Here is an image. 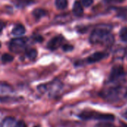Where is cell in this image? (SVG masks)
I'll list each match as a JSON object with an SVG mask.
<instances>
[{"mask_svg":"<svg viewBox=\"0 0 127 127\" xmlns=\"http://www.w3.org/2000/svg\"><path fill=\"white\" fill-rule=\"evenodd\" d=\"M80 2H81L82 5L88 7L91 6L93 4L94 1L93 0H80Z\"/></svg>","mask_w":127,"mask_h":127,"instance_id":"obj_18","label":"cell"},{"mask_svg":"<svg viewBox=\"0 0 127 127\" xmlns=\"http://www.w3.org/2000/svg\"><path fill=\"white\" fill-rule=\"evenodd\" d=\"M111 28L109 25H103L102 28L95 29L91 33L89 40L92 44H103L110 45L114 41L113 36L110 33Z\"/></svg>","mask_w":127,"mask_h":127,"instance_id":"obj_1","label":"cell"},{"mask_svg":"<svg viewBox=\"0 0 127 127\" xmlns=\"http://www.w3.org/2000/svg\"><path fill=\"white\" fill-rule=\"evenodd\" d=\"M40 127L39 126H35V127Z\"/></svg>","mask_w":127,"mask_h":127,"instance_id":"obj_24","label":"cell"},{"mask_svg":"<svg viewBox=\"0 0 127 127\" xmlns=\"http://www.w3.org/2000/svg\"><path fill=\"white\" fill-rule=\"evenodd\" d=\"M96 127H115V126H113L112 124H111L108 121H103L102 123L97 125Z\"/></svg>","mask_w":127,"mask_h":127,"instance_id":"obj_19","label":"cell"},{"mask_svg":"<svg viewBox=\"0 0 127 127\" xmlns=\"http://www.w3.org/2000/svg\"><path fill=\"white\" fill-rule=\"evenodd\" d=\"M63 87L62 83L58 80H54L52 83L47 85H42L38 87V89L41 92V93H44L45 92H48L51 97H55L58 95Z\"/></svg>","mask_w":127,"mask_h":127,"instance_id":"obj_3","label":"cell"},{"mask_svg":"<svg viewBox=\"0 0 127 127\" xmlns=\"http://www.w3.org/2000/svg\"><path fill=\"white\" fill-rule=\"evenodd\" d=\"M16 127H27V125L25 124V123L24 121H19L17 123Z\"/></svg>","mask_w":127,"mask_h":127,"instance_id":"obj_22","label":"cell"},{"mask_svg":"<svg viewBox=\"0 0 127 127\" xmlns=\"http://www.w3.org/2000/svg\"><path fill=\"white\" fill-rule=\"evenodd\" d=\"M26 44V39L25 38H16L10 41V49L13 52L17 53L23 50Z\"/></svg>","mask_w":127,"mask_h":127,"instance_id":"obj_5","label":"cell"},{"mask_svg":"<svg viewBox=\"0 0 127 127\" xmlns=\"http://www.w3.org/2000/svg\"><path fill=\"white\" fill-rule=\"evenodd\" d=\"M124 1H125V0H105V1H106L108 3H120Z\"/></svg>","mask_w":127,"mask_h":127,"instance_id":"obj_21","label":"cell"},{"mask_svg":"<svg viewBox=\"0 0 127 127\" xmlns=\"http://www.w3.org/2000/svg\"><path fill=\"white\" fill-rule=\"evenodd\" d=\"M124 76V71L121 65H115L112 68L109 74V81L116 82Z\"/></svg>","mask_w":127,"mask_h":127,"instance_id":"obj_6","label":"cell"},{"mask_svg":"<svg viewBox=\"0 0 127 127\" xmlns=\"http://www.w3.org/2000/svg\"><path fill=\"white\" fill-rule=\"evenodd\" d=\"M4 23H3L2 22L0 21V33L2 31V30H3V28H4Z\"/></svg>","mask_w":127,"mask_h":127,"instance_id":"obj_23","label":"cell"},{"mask_svg":"<svg viewBox=\"0 0 127 127\" xmlns=\"http://www.w3.org/2000/svg\"><path fill=\"white\" fill-rule=\"evenodd\" d=\"M107 57V54L104 52H95L89 56L87 59V62L89 63H95L102 60L103 59Z\"/></svg>","mask_w":127,"mask_h":127,"instance_id":"obj_8","label":"cell"},{"mask_svg":"<svg viewBox=\"0 0 127 127\" xmlns=\"http://www.w3.org/2000/svg\"><path fill=\"white\" fill-rule=\"evenodd\" d=\"M63 40H64V38L62 36H57L49 41V42L47 45V47L48 49L51 51L56 50L62 45Z\"/></svg>","mask_w":127,"mask_h":127,"instance_id":"obj_7","label":"cell"},{"mask_svg":"<svg viewBox=\"0 0 127 127\" xmlns=\"http://www.w3.org/2000/svg\"><path fill=\"white\" fill-rule=\"evenodd\" d=\"M120 37L124 42L127 41V27H124L120 31Z\"/></svg>","mask_w":127,"mask_h":127,"instance_id":"obj_17","label":"cell"},{"mask_svg":"<svg viewBox=\"0 0 127 127\" xmlns=\"http://www.w3.org/2000/svg\"><path fill=\"white\" fill-rule=\"evenodd\" d=\"M26 55H27V57H28L30 60H33V59H35V58L36 57V56H37V51H36V50H35V49H33V48L30 49V50H28V51H27Z\"/></svg>","mask_w":127,"mask_h":127,"instance_id":"obj_16","label":"cell"},{"mask_svg":"<svg viewBox=\"0 0 127 127\" xmlns=\"http://www.w3.org/2000/svg\"><path fill=\"white\" fill-rule=\"evenodd\" d=\"M13 92L12 87L4 83H0V97H5Z\"/></svg>","mask_w":127,"mask_h":127,"instance_id":"obj_9","label":"cell"},{"mask_svg":"<svg viewBox=\"0 0 127 127\" xmlns=\"http://www.w3.org/2000/svg\"><path fill=\"white\" fill-rule=\"evenodd\" d=\"M46 14H47L46 10H45L44 9H42V8H36L33 11V15L36 19H40V18L46 16Z\"/></svg>","mask_w":127,"mask_h":127,"instance_id":"obj_13","label":"cell"},{"mask_svg":"<svg viewBox=\"0 0 127 127\" xmlns=\"http://www.w3.org/2000/svg\"><path fill=\"white\" fill-rule=\"evenodd\" d=\"M1 42H0V48H1Z\"/></svg>","mask_w":127,"mask_h":127,"instance_id":"obj_25","label":"cell"},{"mask_svg":"<svg viewBox=\"0 0 127 127\" xmlns=\"http://www.w3.org/2000/svg\"><path fill=\"white\" fill-rule=\"evenodd\" d=\"M55 4L57 7L60 10L65 9L68 5V0H56Z\"/></svg>","mask_w":127,"mask_h":127,"instance_id":"obj_14","label":"cell"},{"mask_svg":"<svg viewBox=\"0 0 127 127\" xmlns=\"http://www.w3.org/2000/svg\"><path fill=\"white\" fill-rule=\"evenodd\" d=\"M13 60V57L9 54H4L1 56V61L4 63H10Z\"/></svg>","mask_w":127,"mask_h":127,"instance_id":"obj_15","label":"cell"},{"mask_svg":"<svg viewBox=\"0 0 127 127\" xmlns=\"http://www.w3.org/2000/svg\"><path fill=\"white\" fill-rule=\"evenodd\" d=\"M73 13L76 16H81L83 14V7L79 1H76L73 6Z\"/></svg>","mask_w":127,"mask_h":127,"instance_id":"obj_11","label":"cell"},{"mask_svg":"<svg viewBox=\"0 0 127 127\" xmlns=\"http://www.w3.org/2000/svg\"><path fill=\"white\" fill-rule=\"evenodd\" d=\"M17 121L13 117H7L4 118L0 124V127H16Z\"/></svg>","mask_w":127,"mask_h":127,"instance_id":"obj_10","label":"cell"},{"mask_svg":"<svg viewBox=\"0 0 127 127\" xmlns=\"http://www.w3.org/2000/svg\"><path fill=\"white\" fill-rule=\"evenodd\" d=\"M63 51H64L68 52V51H72V50L74 49V47H73L72 45H71L67 44V45H64L63 46Z\"/></svg>","mask_w":127,"mask_h":127,"instance_id":"obj_20","label":"cell"},{"mask_svg":"<svg viewBox=\"0 0 127 127\" xmlns=\"http://www.w3.org/2000/svg\"><path fill=\"white\" fill-rule=\"evenodd\" d=\"M25 33V28L22 25H16L12 30V34L13 36H22Z\"/></svg>","mask_w":127,"mask_h":127,"instance_id":"obj_12","label":"cell"},{"mask_svg":"<svg viewBox=\"0 0 127 127\" xmlns=\"http://www.w3.org/2000/svg\"><path fill=\"white\" fill-rule=\"evenodd\" d=\"M79 117L83 120H95L108 122L113 121L115 118L112 114L103 113L96 111H83L79 115Z\"/></svg>","mask_w":127,"mask_h":127,"instance_id":"obj_2","label":"cell"},{"mask_svg":"<svg viewBox=\"0 0 127 127\" xmlns=\"http://www.w3.org/2000/svg\"><path fill=\"white\" fill-rule=\"evenodd\" d=\"M124 94L122 88L115 87L108 89L106 92H103V97L105 99H109V100H117L120 99Z\"/></svg>","mask_w":127,"mask_h":127,"instance_id":"obj_4","label":"cell"}]
</instances>
